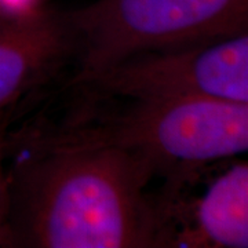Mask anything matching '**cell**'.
<instances>
[{
	"instance_id": "ba28073f",
	"label": "cell",
	"mask_w": 248,
	"mask_h": 248,
	"mask_svg": "<svg viewBox=\"0 0 248 248\" xmlns=\"http://www.w3.org/2000/svg\"><path fill=\"white\" fill-rule=\"evenodd\" d=\"M32 0H0V14H18L31 10Z\"/></svg>"
},
{
	"instance_id": "277c9868",
	"label": "cell",
	"mask_w": 248,
	"mask_h": 248,
	"mask_svg": "<svg viewBox=\"0 0 248 248\" xmlns=\"http://www.w3.org/2000/svg\"><path fill=\"white\" fill-rule=\"evenodd\" d=\"M71 86L128 101L248 104V35L133 55Z\"/></svg>"
},
{
	"instance_id": "6da1fadb",
	"label": "cell",
	"mask_w": 248,
	"mask_h": 248,
	"mask_svg": "<svg viewBox=\"0 0 248 248\" xmlns=\"http://www.w3.org/2000/svg\"><path fill=\"white\" fill-rule=\"evenodd\" d=\"M6 169L10 247L157 248L156 170L141 155L39 137Z\"/></svg>"
},
{
	"instance_id": "7a4b0ae2",
	"label": "cell",
	"mask_w": 248,
	"mask_h": 248,
	"mask_svg": "<svg viewBox=\"0 0 248 248\" xmlns=\"http://www.w3.org/2000/svg\"><path fill=\"white\" fill-rule=\"evenodd\" d=\"M73 145H112L141 155L166 177L248 149V104L214 99L131 101L120 113L46 135Z\"/></svg>"
},
{
	"instance_id": "3957f363",
	"label": "cell",
	"mask_w": 248,
	"mask_h": 248,
	"mask_svg": "<svg viewBox=\"0 0 248 248\" xmlns=\"http://www.w3.org/2000/svg\"><path fill=\"white\" fill-rule=\"evenodd\" d=\"M75 40L71 81L138 54L247 33L248 0H95L62 11Z\"/></svg>"
},
{
	"instance_id": "52a82bcc",
	"label": "cell",
	"mask_w": 248,
	"mask_h": 248,
	"mask_svg": "<svg viewBox=\"0 0 248 248\" xmlns=\"http://www.w3.org/2000/svg\"><path fill=\"white\" fill-rule=\"evenodd\" d=\"M0 247H10L9 178L6 169V137L0 131Z\"/></svg>"
},
{
	"instance_id": "5b68a950",
	"label": "cell",
	"mask_w": 248,
	"mask_h": 248,
	"mask_svg": "<svg viewBox=\"0 0 248 248\" xmlns=\"http://www.w3.org/2000/svg\"><path fill=\"white\" fill-rule=\"evenodd\" d=\"M153 204L157 247H248L247 161H232L219 172L215 169L200 195L164 185Z\"/></svg>"
},
{
	"instance_id": "8992f818",
	"label": "cell",
	"mask_w": 248,
	"mask_h": 248,
	"mask_svg": "<svg viewBox=\"0 0 248 248\" xmlns=\"http://www.w3.org/2000/svg\"><path fill=\"white\" fill-rule=\"evenodd\" d=\"M72 61L75 40L62 11L0 14V116Z\"/></svg>"
}]
</instances>
